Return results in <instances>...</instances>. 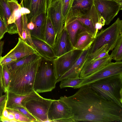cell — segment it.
Listing matches in <instances>:
<instances>
[{
	"mask_svg": "<svg viewBox=\"0 0 122 122\" xmlns=\"http://www.w3.org/2000/svg\"><path fill=\"white\" fill-rule=\"evenodd\" d=\"M60 99L70 108L74 122H122V107L106 100L88 85Z\"/></svg>",
	"mask_w": 122,
	"mask_h": 122,
	"instance_id": "6da1fadb",
	"label": "cell"
},
{
	"mask_svg": "<svg viewBox=\"0 0 122 122\" xmlns=\"http://www.w3.org/2000/svg\"><path fill=\"white\" fill-rule=\"evenodd\" d=\"M41 57L21 66L9 69L10 79L7 92L16 95H25L33 91L35 75Z\"/></svg>",
	"mask_w": 122,
	"mask_h": 122,
	"instance_id": "7a4b0ae2",
	"label": "cell"
},
{
	"mask_svg": "<svg viewBox=\"0 0 122 122\" xmlns=\"http://www.w3.org/2000/svg\"><path fill=\"white\" fill-rule=\"evenodd\" d=\"M88 85L103 98L122 107V74L111 76Z\"/></svg>",
	"mask_w": 122,
	"mask_h": 122,
	"instance_id": "3957f363",
	"label": "cell"
},
{
	"mask_svg": "<svg viewBox=\"0 0 122 122\" xmlns=\"http://www.w3.org/2000/svg\"><path fill=\"white\" fill-rule=\"evenodd\" d=\"M53 60L41 57L34 81L33 90L38 93L50 92L57 83Z\"/></svg>",
	"mask_w": 122,
	"mask_h": 122,
	"instance_id": "277c9868",
	"label": "cell"
},
{
	"mask_svg": "<svg viewBox=\"0 0 122 122\" xmlns=\"http://www.w3.org/2000/svg\"><path fill=\"white\" fill-rule=\"evenodd\" d=\"M122 36V21L119 18L111 26L97 33L90 46L88 54L93 53L103 45H108L107 50H112Z\"/></svg>",
	"mask_w": 122,
	"mask_h": 122,
	"instance_id": "5b68a950",
	"label": "cell"
},
{
	"mask_svg": "<svg viewBox=\"0 0 122 122\" xmlns=\"http://www.w3.org/2000/svg\"><path fill=\"white\" fill-rule=\"evenodd\" d=\"M53 100L44 98L35 91L32 95L23 101L22 104L38 122H48V110Z\"/></svg>",
	"mask_w": 122,
	"mask_h": 122,
	"instance_id": "8992f818",
	"label": "cell"
},
{
	"mask_svg": "<svg viewBox=\"0 0 122 122\" xmlns=\"http://www.w3.org/2000/svg\"><path fill=\"white\" fill-rule=\"evenodd\" d=\"M75 17L81 24L86 31L95 38L98 30L105 25V21L97 10L94 0L92 6L85 15Z\"/></svg>",
	"mask_w": 122,
	"mask_h": 122,
	"instance_id": "52a82bcc",
	"label": "cell"
},
{
	"mask_svg": "<svg viewBox=\"0 0 122 122\" xmlns=\"http://www.w3.org/2000/svg\"><path fill=\"white\" fill-rule=\"evenodd\" d=\"M121 74H122V61L111 62L94 73L83 78L81 82L75 89L79 88L111 76Z\"/></svg>",
	"mask_w": 122,
	"mask_h": 122,
	"instance_id": "ba28073f",
	"label": "cell"
},
{
	"mask_svg": "<svg viewBox=\"0 0 122 122\" xmlns=\"http://www.w3.org/2000/svg\"><path fill=\"white\" fill-rule=\"evenodd\" d=\"M48 122H74L73 115L70 108L60 99H54L49 108Z\"/></svg>",
	"mask_w": 122,
	"mask_h": 122,
	"instance_id": "9c48e42d",
	"label": "cell"
},
{
	"mask_svg": "<svg viewBox=\"0 0 122 122\" xmlns=\"http://www.w3.org/2000/svg\"><path fill=\"white\" fill-rule=\"evenodd\" d=\"M94 4L100 15L108 25L119 11L122 9V2L109 0H93Z\"/></svg>",
	"mask_w": 122,
	"mask_h": 122,
	"instance_id": "30bf717a",
	"label": "cell"
},
{
	"mask_svg": "<svg viewBox=\"0 0 122 122\" xmlns=\"http://www.w3.org/2000/svg\"><path fill=\"white\" fill-rule=\"evenodd\" d=\"M82 51L74 49L53 60L57 79L68 71L79 58Z\"/></svg>",
	"mask_w": 122,
	"mask_h": 122,
	"instance_id": "8fae6325",
	"label": "cell"
},
{
	"mask_svg": "<svg viewBox=\"0 0 122 122\" xmlns=\"http://www.w3.org/2000/svg\"><path fill=\"white\" fill-rule=\"evenodd\" d=\"M62 0H56L50 5L47 11L55 31L56 41L59 36L64 26L65 19L62 13Z\"/></svg>",
	"mask_w": 122,
	"mask_h": 122,
	"instance_id": "7c38bea8",
	"label": "cell"
},
{
	"mask_svg": "<svg viewBox=\"0 0 122 122\" xmlns=\"http://www.w3.org/2000/svg\"><path fill=\"white\" fill-rule=\"evenodd\" d=\"M64 28L66 30L74 49L79 35L86 31L80 22L76 18L67 14L64 20Z\"/></svg>",
	"mask_w": 122,
	"mask_h": 122,
	"instance_id": "4fadbf2b",
	"label": "cell"
},
{
	"mask_svg": "<svg viewBox=\"0 0 122 122\" xmlns=\"http://www.w3.org/2000/svg\"><path fill=\"white\" fill-rule=\"evenodd\" d=\"M34 54L41 56L31 46L19 37L16 46L5 56L12 57L17 61L26 56Z\"/></svg>",
	"mask_w": 122,
	"mask_h": 122,
	"instance_id": "5bb4252c",
	"label": "cell"
},
{
	"mask_svg": "<svg viewBox=\"0 0 122 122\" xmlns=\"http://www.w3.org/2000/svg\"><path fill=\"white\" fill-rule=\"evenodd\" d=\"M23 3L24 7L30 12V14L26 15L28 22L40 14L43 13H46V0H23Z\"/></svg>",
	"mask_w": 122,
	"mask_h": 122,
	"instance_id": "9a60e30c",
	"label": "cell"
},
{
	"mask_svg": "<svg viewBox=\"0 0 122 122\" xmlns=\"http://www.w3.org/2000/svg\"><path fill=\"white\" fill-rule=\"evenodd\" d=\"M90 48V47L82 51L79 58L71 68L57 79V82L67 78L79 77L80 72L84 65Z\"/></svg>",
	"mask_w": 122,
	"mask_h": 122,
	"instance_id": "2e32d148",
	"label": "cell"
},
{
	"mask_svg": "<svg viewBox=\"0 0 122 122\" xmlns=\"http://www.w3.org/2000/svg\"><path fill=\"white\" fill-rule=\"evenodd\" d=\"M53 49L56 57L74 49L67 31L64 27L59 36L56 41Z\"/></svg>",
	"mask_w": 122,
	"mask_h": 122,
	"instance_id": "e0dca14e",
	"label": "cell"
},
{
	"mask_svg": "<svg viewBox=\"0 0 122 122\" xmlns=\"http://www.w3.org/2000/svg\"><path fill=\"white\" fill-rule=\"evenodd\" d=\"M112 60L110 55L94 62L84 64L80 72L79 77L83 78L92 74L111 62Z\"/></svg>",
	"mask_w": 122,
	"mask_h": 122,
	"instance_id": "ac0fdd59",
	"label": "cell"
},
{
	"mask_svg": "<svg viewBox=\"0 0 122 122\" xmlns=\"http://www.w3.org/2000/svg\"><path fill=\"white\" fill-rule=\"evenodd\" d=\"M93 0H73L68 14L76 17L85 15L92 6Z\"/></svg>",
	"mask_w": 122,
	"mask_h": 122,
	"instance_id": "d6986e66",
	"label": "cell"
},
{
	"mask_svg": "<svg viewBox=\"0 0 122 122\" xmlns=\"http://www.w3.org/2000/svg\"><path fill=\"white\" fill-rule=\"evenodd\" d=\"M33 44L41 56L50 60H54L56 57L53 48L43 41L31 37Z\"/></svg>",
	"mask_w": 122,
	"mask_h": 122,
	"instance_id": "ffe728a7",
	"label": "cell"
},
{
	"mask_svg": "<svg viewBox=\"0 0 122 122\" xmlns=\"http://www.w3.org/2000/svg\"><path fill=\"white\" fill-rule=\"evenodd\" d=\"M46 13H41L33 18L32 21L35 27L30 31L31 37L37 38L44 41V35L46 20Z\"/></svg>",
	"mask_w": 122,
	"mask_h": 122,
	"instance_id": "44dd1931",
	"label": "cell"
},
{
	"mask_svg": "<svg viewBox=\"0 0 122 122\" xmlns=\"http://www.w3.org/2000/svg\"><path fill=\"white\" fill-rule=\"evenodd\" d=\"M43 39L44 41L53 48L56 41V35L49 15L47 12Z\"/></svg>",
	"mask_w": 122,
	"mask_h": 122,
	"instance_id": "7402d4cb",
	"label": "cell"
},
{
	"mask_svg": "<svg viewBox=\"0 0 122 122\" xmlns=\"http://www.w3.org/2000/svg\"><path fill=\"white\" fill-rule=\"evenodd\" d=\"M95 38L86 31H83L78 35L74 49L82 51L90 47Z\"/></svg>",
	"mask_w": 122,
	"mask_h": 122,
	"instance_id": "603a6c76",
	"label": "cell"
},
{
	"mask_svg": "<svg viewBox=\"0 0 122 122\" xmlns=\"http://www.w3.org/2000/svg\"><path fill=\"white\" fill-rule=\"evenodd\" d=\"M34 91V90L30 93L25 95H16L7 92L6 93L7 96L6 107H24L22 105V102L32 95Z\"/></svg>",
	"mask_w": 122,
	"mask_h": 122,
	"instance_id": "cb8c5ba5",
	"label": "cell"
},
{
	"mask_svg": "<svg viewBox=\"0 0 122 122\" xmlns=\"http://www.w3.org/2000/svg\"><path fill=\"white\" fill-rule=\"evenodd\" d=\"M8 2L10 9L11 15L8 20L7 29L15 23L16 20L21 16L20 11L21 5L19 4L16 0L8 1Z\"/></svg>",
	"mask_w": 122,
	"mask_h": 122,
	"instance_id": "d4e9b609",
	"label": "cell"
},
{
	"mask_svg": "<svg viewBox=\"0 0 122 122\" xmlns=\"http://www.w3.org/2000/svg\"><path fill=\"white\" fill-rule=\"evenodd\" d=\"M108 45H103L94 53L88 54L85 64L94 62L100 59L108 56L109 51L107 50Z\"/></svg>",
	"mask_w": 122,
	"mask_h": 122,
	"instance_id": "484cf974",
	"label": "cell"
},
{
	"mask_svg": "<svg viewBox=\"0 0 122 122\" xmlns=\"http://www.w3.org/2000/svg\"><path fill=\"white\" fill-rule=\"evenodd\" d=\"M21 16L22 20V32L21 38L31 46L38 52L32 41L30 30L27 26L28 21L26 15H24Z\"/></svg>",
	"mask_w": 122,
	"mask_h": 122,
	"instance_id": "4316f807",
	"label": "cell"
},
{
	"mask_svg": "<svg viewBox=\"0 0 122 122\" xmlns=\"http://www.w3.org/2000/svg\"><path fill=\"white\" fill-rule=\"evenodd\" d=\"M41 57L36 54L30 55L18 60L7 66L9 69H13L33 61L39 59Z\"/></svg>",
	"mask_w": 122,
	"mask_h": 122,
	"instance_id": "83f0119b",
	"label": "cell"
},
{
	"mask_svg": "<svg viewBox=\"0 0 122 122\" xmlns=\"http://www.w3.org/2000/svg\"><path fill=\"white\" fill-rule=\"evenodd\" d=\"M11 14L10 8L6 0H0V16L6 27Z\"/></svg>",
	"mask_w": 122,
	"mask_h": 122,
	"instance_id": "f1b7e54d",
	"label": "cell"
},
{
	"mask_svg": "<svg viewBox=\"0 0 122 122\" xmlns=\"http://www.w3.org/2000/svg\"><path fill=\"white\" fill-rule=\"evenodd\" d=\"M110 55L112 59L116 61L122 60V36L119 39L118 42Z\"/></svg>",
	"mask_w": 122,
	"mask_h": 122,
	"instance_id": "f546056e",
	"label": "cell"
},
{
	"mask_svg": "<svg viewBox=\"0 0 122 122\" xmlns=\"http://www.w3.org/2000/svg\"><path fill=\"white\" fill-rule=\"evenodd\" d=\"M82 80V78L80 77L66 78L61 81L60 86L61 88L70 87L75 89L81 82Z\"/></svg>",
	"mask_w": 122,
	"mask_h": 122,
	"instance_id": "4dcf8cb0",
	"label": "cell"
},
{
	"mask_svg": "<svg viewBox=\"0 0 122 122\" xmlns=\"http://www.w3.org/2000/svg\"><path fill=\"white\" fill-rule=\"evenodd\" d=\"M6 108L9 112L14 114L15 120L18 122H32L29 118L21 113L7 107Z\"/></svg>",
	"mask_w": 122,
	"mask_h": 122,
	"instance_id": "1f68e13d",
	"label": "cell"
},
{
	"mask_svg": "<svg viewBox=\"0 0 122 122\" xmlns=\"http://www.w3.org/2000/svg\"><path fill=\"white\" fill-rule=\"evenodd\" d=\"M7 107L17 111L21 113L29 118L32 122H38L36 118L24 107Z\"/></svg>",
	"mask_w": 122,
	"mask_h": 122,
	"instance_id": "d6a6232c",
	"label": "cell"
},
{
	"mask_svg": "<svg viewBox=\"0 0 122 122\" xmlns=\"http://www.w3.org/2000/svg\"><path fill=\"white\" fill-rule=\"evenodd\" d=\"M3 76L6 87V92L8 91L10 79L9 70L7 65L3 66Z\"/></svg>",
	"mask_w": 122,
	"mask_h": 122,
	"instance_id": "836d02e7",
	"label": "cell"
},
{
	"mask_svg": "<svg viewBox=\"0 0 122 122\" xmlns=\"http://www.w3.org/2000/svg\"><path fill=\"white\" fill-rule=\"evenodd\" d=\"M73 0H64L62 1V13L65 19L71 9Z\"/></svg>",
	"mask_w": 122,
	"mask_h": 122,
	"instance_id": "e575fe53",
	"label": "cell"
},
{
	"mask_svg": "<svg viewBox=\"0 0 122 122\" xmlns=\"http://www.w3.org/2000/svg\"><path fill=\"white\" fill-rule=\"evenodd\" d=\"M3 93L6 94V90L3 76V66L0 65V97Z\"/></svg>",
	"mask_w": 122,
	"mask_h": 122,
	"instance_id": "d590c367",
	"label": "cell"
},
{
	"mask_svg": "<svg viewBox=\"0 0 122 122\" xmlns=\"http://www.w3.org/2000/svg\"><path fill=\"white\" fill-rule=\"evenodd\" d=\"M16 61L12 57L5 56L0 58V65L2 66L7 65Z\"/></svg>",
	"mask_w": 122,
	"mask_h": 122,
	"instance_id": "8d00e7d4",
	"label": "cell"
},
{
	"mask_svg": "<svg viewBox=\"0 0 122 122\" xmlns=\"http://www.w3.org/2000/svg\"><path fill=\"white\" fill-rule=\"evenodd\" d=\"M7 32V29L4 21L0 16V40L4 37Z\"/></svg>",
	"mask_w": 122,
	"mask_h": 122,
	"instance_id": "74e56055",
	"label": "cell"
},
{
	"mask_svg": "<svg viewBox=\"0 0 122 122\" xmlns=\"http://www.w3.org/2000/svg\"><path fill=\"white\" fill-rule=\"evenodd\" d=\"M7 98L6 94L0 97V116L2 115V112L5 106Z\"/></svg>",
	"mask_w": 122,
	"mask_h": 122,
	"instance_id": "f35d334b",
	"label": "cell"
},
{
	"mask_svg": "<svg viewBox=\"0 0 122 122\" xmlns=\"http://www.w3.org/2000/svg\"><path fill=\"white\" fill-rule=\"evenodd\" d=\"M20 11L21 16L29 14L30 13V11L28 9L24 7H21L20 9Z\"/></svg>",
	"mask_w": 122,
	"mask_h": 122,
	"instance_id": "ab89813d",
	"label": "cell"
},
{
	"mask_svg": "<svg viewBox=\"0 0 122 122\" xmlns=\"http://www.w3.org/2000/svg\"><path fill=\"white\" fill-rule=\"evenodd\" d=\"M9 112L8 111L6 108V101L5 106L2 112V115L4 117L7 118Z\"/></svg>",
	"mask_w": 122,
	"mask_h": 122,
	"instance_id": "60d3db41",
	"label": "cell"
},
{
	"mask_svg": "<svg viewBox=\"0 0 122 122\" xmlns=\"http://www.w3.org/2000/svg\"><path fill=\"white\" fill-rule=\"evenodd\" d=\"M27 26L30 32L34 30L35 27L34 24L32 21L28 23Z\"/></svg>",
	"mask_w": 122,
	"mask_h": 122,
	"instance_id": "b9f144b4",
	"label": "cell"
},
{
	"mask_svg": "<svg viewBox=\"0 0 122 122\" xmlns=\"http://www.w3.org/2000/svg\"><path fill=\"white\" fill-rule=\"evenodd\" d=\"M4 44V42L0 40V58L2 56L3 48Z\"/></svg>",
	"mask_w": 122,
	"mask_h": 122,
	"instance_id": "7bdbcfd3",
	"label": "cell"
},
{
	"mask_svg": "<svg viewBox=\"0 0 122 122\" xmlns=\"http://www.w3.org/2000/svg\"><path fill=\"white\" fill-rule=\"evenodd\" d=\"M7 118L9 120H12L15 119L14 115L12 113L9 112Z\"/></svg>",
	"mask_w": 122,
	"mask_h": 122,
	"instance_id": "ee69618b",
	"label": "cell"
},
{
	"mask_svg": "<svg viewBox=\"0 0 122 122\" xmlns=\"http://www.w3.org/2000/svg\"><path fill=\"white\" fill-rule=\"evenodd\" d=\"M0 120L1 122H10V120L8 119L7 118L4 117L2 115L0 116Z\"/></svg>",
	"mask_w": 122,
	"mask_h": 122,
	"instance_id": "f6af8a7d",
	"label": "cell"
},
{
	"mask_svg": "<svg viewBox=\"0 0 122 122\" xmlns=\"http://www.w3.org/2000/svg\"><path fill=\"white\" fill-rule=\"evenodd\" d=\"M57 0H46L47 9L49 8L50 5L51 3ZM63 0H62V1Z\"/></svg>",
	"mask_w": 122,
	"mask_h": 122,
	"instance_id": "bcb514c9",
	"label": "cell"
},
{
	"mask_svg": "<svg viewBox=\"0 0 122 122\" xmlns=\"http://www.w3.org/2000/svg\"><path fill=\"white\" fill-rule=\"evenodd\" d=\"M113 0L120 2H122V0Z\"/></svg>",
	"mask_w": 122,
	"mask_h": 122,
	"instance_id": "7dc6e473",
	"label": "cell"
},
{
	"mask_svg": "<svg viewBox=\"0 0 122 122\" xmlns=\"http://www.w3.org/2000/svg\"><path fill=\"white\" fill-rule=\"evenodd\" d=\"M7 0V1H9V0Z\"/></svg>",
	"mask_w": 122,
	"mask_h": 122,
	"instance_id": "c3c4849f",
	"label": "cell"
},
{
	"mask_svg": "<svg viewBox=\"0 0 122 122\" xmlns=\"http://www.w3.org/2000/svg\"><path fill=\"white\" fill-rule=\"evenodd\" d=\"M0 122H1V121L0 120Z\"/></svg>",
	"mask_w": 122,
	"mask_h": 122,
	"instance_id": "681fc988",
	"label": "cell"
}]
</instances>
